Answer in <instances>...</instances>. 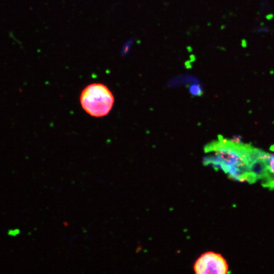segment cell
Segmentation results:
<instances>
[{
    "mask_svg": "<svg viewBox=\"0 0 274 274\" xmlns=\"http://www.w3.org/2000/svg\"><path fill=\"white\" fill-rule=\"evenodd\" d=\"M269 172L272 180V187H274V154L271 156L269 160Z\"/></svg>",
    "mask_w": 274,
    "mask_h": 274,
    "instance_id": "8992f818",
    "label": "cell"
},
{
    "mask_svg": "<svg viewBox=\"0 0 274 274\" xmlns=\"http://www.w3.org/2000/svg\"><path fill=\"white\" fill-rule=\"evenodd\" d=\"M189 92L195 96H200L203 93L200 85L197 84H193L189 87Z\"/></svg>",
    "mask_w": 274,
    "mask_h": 274,
    "instance_id": "277c9868",
    "label": "cell"
},
{
    "mask_svg": "<svg viewBox=\"0 0 274 274\" xmlns=\"http://www.w3.org/2000/svg\"><path fill=\"white\" fill-rule=\"evenodd\" d=\"M80 103L82 108L89 115L96 117L105 116L109 114L114 103L111 91L102 83L88 85L82 91Z\"/></svg>",
    "mask_w": 274,
    "mask_h": 274,
    "instance_id": "7a4b0ae2",
    "label": "cell"
},
{
    "mask_svg": "<svg viewBox=\"0 0 274 274\" xmlns=\"http://www.w3.org/2000/svg\"><path fill=\"white\" fill-rule=\"evenodd\" d=\"M194 269L197 274H226L228 271V266L220 254L208 252L197 259Z\"/></svg>",
    "mask_w": 274,
    "mask_h": 274,
    "instance_id": "3957f363",
    "label": "cell"
},
{
    "mask_svg": "<svg viewBox=\"0 0 274 274\" xmlns=\"http://www.w3.org/2000/svg\"><path fill=\"white\" fill-rule=\"evenodd\" d=\"M133 39H131L125 43V44L124 45V48L122 50L123 55H126L128 53V52L130 51V49L131 48V45L133 43Z\"/></svg>",
    "mask_w": 274,
    "mask_h": 274,
    "instance_id": "5b68a950",
    "label": "cell"
},
{
    "mask_svg": "<svg viewBox=\"0 0 274 274\" xmlns=\"http://www.w3.org/2000/svg\"><path fill=\"white\" fill-rule=\"evenodd\" d=\"M20 232V231L19 229H9L8 231L7 234L9 236L15 237V236H17L18 235H19Z\"/></svg>",
    "mask_w": 274,
    "mask_h": 274,
    "instance_id": "52a82bcc",
    "label": "cell"
},
{
    "mask_svg": "<svg viewBox=\"0 0 274 274\" xmlns=\"http://www.w3.org/2000/svg\"><path fill=\"white\" fill-rule=\"evenodd\" d=\"M204 149L209 154L204 158V165L220 168L233 179L250 183L263 180L266 187L271 182V155L267 152L221 136Z\"/></svg>",
    "mask_w": 274,
    "mask_h": 274,
    "instance_id": "6da1fadb",
    "label": "cell"
}]
</instances>
